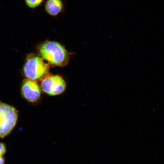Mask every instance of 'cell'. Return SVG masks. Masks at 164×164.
<instances>
[{
    "instance_id": "6da1fadb",
    "label": "cell",
    "mask_w": 164,
    "mask_h": 164,
    "mask_svg": "<svg viewBox=\"0 0 164 164\" xmlns=\"http://www.w3.org/2000/svg\"><path fill=\"white\" fill-rule=\"evenodd\" d=\"M39 51L41 56L54 65L64 66L68 62L69 53L63 46L56 42L45 41L39 46Z\"/></svg>"
},
{
    "instance_id": "7a4b0ae2",
    "label": "cell",
    "mask_w": 164,
    "mask_h": 164,
    "mask_svg": "<svg viewBox=\"0 0 164 164\" xmlns=\"http://www.w3.org/2000/svg\"><path fill=\"white\" fill-rule=\"evenodd\" d=\"M49 68V64L41 56L31 54L26 58L23 70L27 78L35 80L46 74Z\"/></svg>"
},
{
    "instance_id": "3957f363",
    "label": "cell",
    "mask_w": 164,
    "mask_h": 164,
    "mask_svg": "<svg viewBox=\"0 0 164 164\" xmlns=\"http://www.w3.org/2000/svg\"><path fill=\"white\" fill-rule=\"evenodd\" d=\"M18 119V111L9 104L0 102V138L8 135L15 126Z\"/></svg>"
},
{
    "instance_id": "277c9868",
    "label": "cell",
    "mask_w": 164,
    "mask_h": 164,
    "mask_svg": "<svg viewBox=\"0 0 164 164\" xmlns=\"http://www.w3.org/2000/svg\"><path fill=\"white\" fill-rule=\"evenodd\" d=\"M41 87L42 91L47 94L55 96L64 92L66 84L63 78L59 75L48 76L42 79Z\"/></svg>"
},
{
    "instance_id": "5b68a950",
    "label": "cell",
    "mask_w": 164,
    "mask_h": 164,
    "mask_svg": "<svg viewBox=\"0 0 164 164\" xmlns=\"http://www.w3.org/2000/svg\"><path fill=\"white\" fill-rule=\"evenodd\" d=\"M21 92L22 97L30 102H37L41 97L39 86L35 80L28 78L24 79L22 82Z\"/></svg>"
},
{
    "instance_id": "8992f818",
    "label": "cell",
    "mask_w": 164,
    "mask_h": 164,
    "mask_svg": "<svg viewBox=\"0 0 164 164\" xmlns=\"http://www.w3.org/2000/svg\"><path fill=\"white\" fill-rule=\"evenodd\" d=\"M44 8L47 14L55 17L63 12L64 6L62 0H47L45 4Z\"/></svg>"
},
{
    "instance_id": "52a82bcc",
    "label": "cell",
    "mask_w": 164,
    "mask_h": 164,
    "mask_svg": "<svg viewBox=\"0 0 164 164\" xmlns=\"http://www.w3.org/2000/svg\"><path fill=\"white\" fill-rule=\"evenodd\" d=\"M26 5L29 8L34 9L40 5L44 0H24Z\"/></svg>"
},
{
    "instance_id": "ba28073f",
    "label": "cell",
    "mask_w": 164,
    "mask_h": 164,
    "mask_svg": "<svg viewBox=\"0 0 164 164\" xmlns=\"http://www.w3.org/2000/svg\"><path fill=\"white\" fill-rule=\"evenodd\" d=\"M6 147L4 144L0 142V156H2L5 152Z\"/></svg>"
},
{
    "instance_id": "9c48e42d",
    "label": "cell",
    "mask_w": 164,
    "mask_h": 164,
    "mask_svg": "<svg viewBox=\"0 0 164 164\" xmlns=\"http://www.w3.org/2000/svg\"><path fill=\"white\" fill-rule=\"evenodd\" d=\"M4 160L2 156H0V164H4Z\"/></svg>"
}]
</instances>
